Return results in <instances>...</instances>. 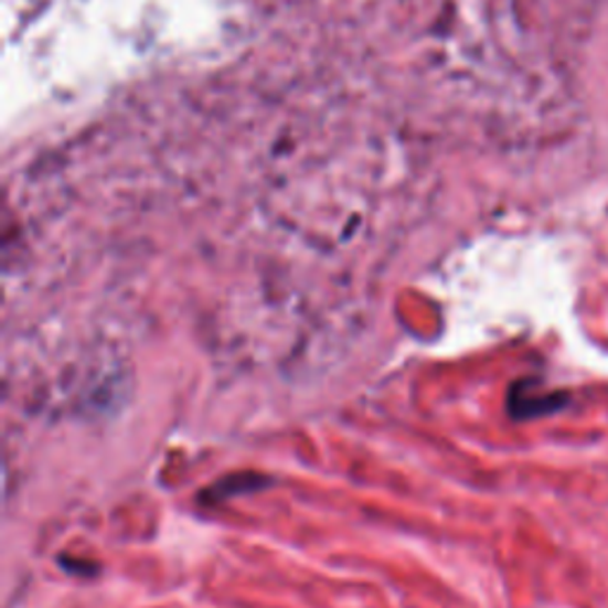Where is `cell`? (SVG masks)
<instances>
[{
    "label": "cell",
    "instance_id": "cell-2",
    "mask_svg": "<svg viewBox=\"0 0 608 608\" xmlns=\"http://www.w3.org/2000/svg\"><path fill=\"white\" fill-rule=\"evenodd\" d=\"M269 478H264L259 473H233V476H226L224 480L214 482V486H210V490L202 494V499H207V502H224V499L233 497V494H245V492H255V490H262L267 488Z\"/></svg>",
    "mask_w": 608,
    "mask_h": 608
},
{
    "label": "cell",
    "instance_id": "cell-1",
    "mask_svg": "<svg viewBox=\"0 0 608 608\" xmlns=\"http://www.w3.org/2000/svg\"><path fill=\"white\" fill-rule=\"evenodd\" d=\"M568 397L564 393H540L533 381H521L509 393V412L516 418H535L564 409Z\"/></svg>",
    "mask_w": 608,
    "mask_h": 608
}]
</instances>
